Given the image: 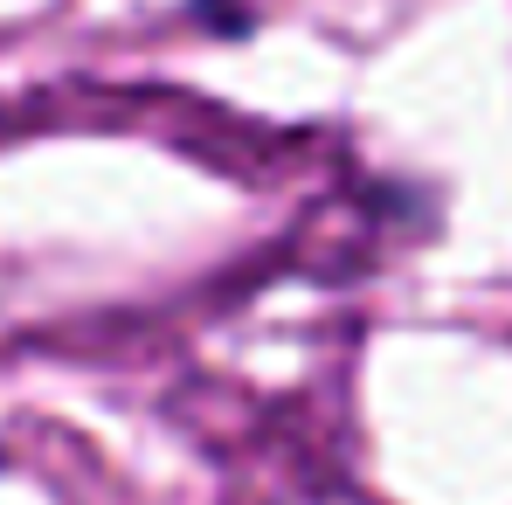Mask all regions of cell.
<instances>
[{"label":"cell","instance_id":"obj_1","mask_svg":"<svg viewBox=\"0 0 512 505\" xmlns=\"http://www.w3.org/2000/svg\"><path fill=\"white\" fill-rule=\"evenodd\" d=\"M187 14L208 21L215 35H250V28H256V7H243V0H194Z\"/></svg>","mask_w":512,"mask_h":505}]
</instances>
